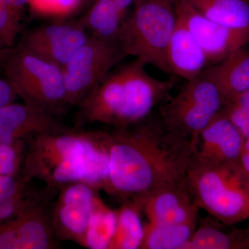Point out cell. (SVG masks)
I'll use <instances>...</instances> for the list:
<instances>
[{
    "mask_svg": "<svg viewBox=\"0 0 249 249\" xmlns=\"http://www.w3.org/2000/svg\"><path fill=\"white\" fill-rule=\"evenodd\" d=\"M147 119L104 132L109 157L106 192L122 201L183 183L194 157L189 139Z\"/></svg>",
    "mask_w": 249,
    "mask_h": 249,
    "instance_id": "1",
    "label": "cell"
},
{
    "mask_svg": "<svg viewBox=\"0 0 249 249\" xmlns=\"http://www.w3.org/2000/svg\"><path fill=\"white\" fill-rule=\"evenodd\" d=\"M145 67L135 59L109 73L79 103L82 119L124 128L148 119L174 83L154 78Z\"/></svg>",
    "mask_w": 249,
    "mask_h": 249,
    "instance_id": "2",
    "label": "cell"
},
{
    "mask_svg": "<svg viewBox=\"0 0 249 249\" xmlns=\"http://www.w3.org/2000/svg\"><path fill=\"white\" fill-rule=\"evenodd\" d=\"M185 184L199 206L228 225L249 218V179L238 161L210 163L193 159Z\"/></svg>",
    "mask_w": 249,
    "mask_h": 249,
    "instance_id": "3",
    "label": "cell"
},
{
    "mask_svg": "<svg viewBox=\"0 0 249 249\" xmlns=\"http://www.w3.org/2000/svg\"><path fill=\"white\" fill-rule=\"evenodd\" d=\"M177 0H137L124 18L116 42L124 56L135 59L170 73L168 47L178 18Z\"/></svg>",
    "mask_w": 249,
    "mask_h": 249,
    "instance_id": "4",
    "label": "cell"
},
{
    "mask_svg": "<svg viewBox=\"0 0 249 249\" xmlns=\"http://www.w3.org/2000/svg\"><path fill=\"white\" fill-rule=\"evenodd\" d=\"M31 138L21 170L26 179L37 178L53 190L83 182L86 173V132L43 133Z\"/></svg>",
    "mask_w": 249,
    "mask_h": 249,
    "instance_id": "5",
    "label": "cell"
},
{
    "mask_svg": "<svg viewBox=\"0 0 249 249\" xmlns=\"http://www.w3.org/2000/svg\"><path fill=\"white\" fill-rule=\"evenodd\" d=\"M6 78L23 102L53 114L68 106L62 67L37 54L17 46L2 63Z\"/></svg>",
    "mask_w": 249,
    "mask_h": 249,
    "instance_id": "6",
    "label": "cell"
},
{
    "mask_svg": "<svg viewBox=\"0 0 249 249\" xmlns=\"http://www.w3.org/2000/svg\"><path fill=\"white\" fill-rule=\"evenodd\" d=\"M206 69L199 76L186 80L160 111L163 127L189 139L193 147L201 131L222 112L227 103Z\"/></svg>",
    "mask_w": 249,
    "mask_h": 249,
    "instance_id": "7",
    "label": "cell"
},
{
    "mask_svg": "<svg viewBox=\"0 0 249 249\" xmlns=\"http://www.w3.org/2000/svg\"><path fill=\"white\" fill-rule=\"evenodd\" d=\"M124 58L116 41L90 36L62 67L68 106L79 104Z\"/></svg>",
    "mask_w": 249,
    "mask_h": 249,
    "instance_id": "8",
    "label": "cell"
},
{
    "mask_svg": "<svg viewBox=\"0 0 249 249\" xmlns=\"http://www.w3.org/2000/svg\"><path fill=\"white\" fill-rule=\"evenodd\" d=\"M48 193L0 224V249L59 248L47 209Z\"/></svg>",
    "mask_w": 249,
    "mask_h": 249,
    "instance_id": "9",
    "label": "cell"
},
{
    "mask_svg": "<svg viewBox=\"0 0 249 249\" xmlns=\"http://www.w3.org/2000/svg\"><path fill=\"white\" fill-rule=\"evenodd\" d=\"M83 19L50 23L23 34L19 47L63 67L90 36Z\"/></svg>",
    "mask_w": 249,
    "mask_h": 249,
    "instance_id": "10",
    "label": "cell"
},
{
    "mask_svg": "<svg viewBox=\"0 0 249 249\" xmlns=\"http://www.w3.org/2000/svg\"><path fill=\"white\" fill-rule=\"evenodd\" d=\"M51 220L59 240L71 241L83 247L96 190L87 183H69L58 188Z\"/></svg>",
    "mask_w": 249,
    "mask_h": 249,
    "instance_id": "11",
    "label": "cell"
},
{
    "mask_svg": "<svg viewBox=\"0 0 249 249\" xmlns=\"http://www.w3.org/2000/svg\"><path fill=\"white\" fill-rule=\"evenodd\" d=\"M176 12L178 20L204 51L210 66L217 65L249 43V34L213 22L196 11L188 0H177Z\"/></svg>",
    "mask_w": 249,
    "mask_h": 249,
    "instance_id": "12",
    "label": "cell"
},
{
    "mask_svg": "<svg viewBox=\"0 0 249 249\" xmlns=\"http://www.w3.org/2000/svg\"><path fill=\"white\" fill-rule=\"evenodd\" d=\"M71 130L55 114L29 103L14 102L0 109V144L24 140L37 134Z\"/></svg>",
    "mask_w": 249,
    "mask_h": 249,
    "instance_id": "13",
    "label": "cell"
},
{
    "mask_svg": "<svg viewBox=\"0 0 249 249\" xmlns=\"http://www.w3.org/2000/svg\"><path fill=\"white\" fill-rule=\"evenodd\" d=\"M142 208L147 222L155 224H183L198 222L199 207L184 181L164 187L133 199Z\"/></svg>",
    "mask_w": 249,
    "mask_h": 249,
    "instance_id": "14",
    "label": "cell"
},
{
    "mask_svg": "<svg viewBox=\"0 0 249 249\" xmlns=\"http://www.w3.org/2000/svg\"><path fill=\"white\" fill-rule=\"evenodd\" d=\"M245 139L235 124L222 112L198 136L193 159L210 163L238 161Z\"/></svg>",
    "mask_w": 249,
    "mask_h": 249,
    "instance_id": "15",
    "label": "cell"
},
{
    "mask_svg": "<svg viewBox=\"0 0 249 249\" xmlns=\"http://www.w3.org/2000/svg\"><path fill=\"white\" fill-rule=\"evenodd\" d=\"M170 73L186 80L196 78L210 66L204 51L181 21H178L168 47Z\"/></svg>",
    "mask_w": 249,
    "mask_h": 249,
    "instance_id": "16",
    "label": "cell"
},
{
    "mask_svg": "<svg viewBox=\"0 0 249 249\" xmlns=\"http://www.w3.org/2000/svg\"><path fill=\"white\" fill-rule=\"evenodd\" d=\"M228 225L212 216L203 218L183 249H249V227Z\"/></svg>",
    "mask_w": 249,
    "mask_h": 249,
    "instance_id": "17",
    "label": "cell"
},
{
    "mask_svg": "<svg viewBox=\"0 0 249 249\" xmlns=\"http://www.w3.org/2000/svg\"><path fill=\"white\" fill-rule=\"evenodd\" d=\"M226 101L249 89V49L236 51L223 61L207 69Z\"/></svg>",
    "mask_w": 249,
    "mask_h": 249,
    "instance_id": "18",
    "label": "cell"
},
{
    "mask_svg": "<svg viewBox=\"0 0 249 249\" xmlns=\"http://www.w3.org/2000/svg\"><path fill=\"white\" fill-rule=\"evenodd\" d=\"M200 14L218 24L249 34V0H188Z\"/></svg>",
    "mask_w": 249,
    "mask_h": 249,
    "instance_id": "19",
    "label": "cell"
},
{
    "mask_svg": "<svg viewBox=\"0 0 249 249\" xmlns=\"http://www.w3.org/2000/svg\"><path fill=\"white\" fill-rule=\"evenodd\" d=\"M115 211L116 229L108 249H140L144 235L142 208L133 199H124Z\"/></svg>",
    "mask_w": 249,
    "mask_h": 249,
    "instance_id": "20",
    "label": "cell"
},
{
    "mask_svg": "<svg viewBox=\"0 0 249 249\" xmlns=\"http://www.w3.org/2000/svg\"><path fill=\"white\" fill-rule=\"evenodd\" d=\"M86 173L83 183L96 191H106L109 180V152L104 132H86L85 142Z\"/></svg>",
    "mask_w": 249,
    "mask_h": 249,
    "instance_id": "21",
    "label": "cell"
},
{
    "mask_svg": "<svg viewBox=\"0 0 249 249\" xmlns=\"http://www.w3.org/2000/svg\"><path fill=\"white\" fill-rule=\"evenodd\" d=\"M198 222L183 224H144L140 249H183L196 231Z\"/></svg>",
    "mask_w": 249,
    "mask_h": 249,
    "instance_id": "22",
    "label": "cell"
},
{
    "mask_svg": "<svg viewBox=\"0 0 249 249\" xmlns=\"http://www.w3.org/2000/svg\"><path fill=\"white\" fill-rule=\"evenodd\" d=\"M115 211L111 210L96 195L85 236L83 247L108 249L116 229Z\"/></svg>",
    "mask_w": 249,
    "mask_h": 249,
    "instance_id": "23",
    "label": "cell"
},
{
    "mask_svg": "<svg viewBox=\"0 0 249 249\" xmlns=\"http://www.w3.org/2000/svg\"><path fill=\"white\" fill-rule=\"evenodd\" d=\"M82 19L93 37L107 41H116L124 21L114 0H94Z\"/></svg>",
    "mask_w": 249,
    "mask_h": 249,
    "instance_id": "24",
    "label": "cell"
},
{
    "mask_svg": "<svg viewBox=\"0 0 249 249\" xmlns=\"http://www.w3.org/2000/svg\"><path fill=\"white\" fill-rule=\"evenodd\" d=\"M24 10L0 6V50L14 48L22 30Z\"/></svg>",
    "mask_w": 249,
    "mask_h": 249,
    "instance_id": "25",
    "label": "cell"
},
{
    "mask_svg": "<svg viewBox=\"0 0 249 249\" xmlns=\"http://www.w3.org/2000/svg\"><path fill=\"white\" fill-rule=\"evenodd\" d=\"M222 112L245 138L249 137V89L227 101Z\"/></svg>",
    "mask_w": 249,
    "mask_h": 249,
    "instance_id": "26",
    "label": "cell"
},
{
    "mask_svg": "<svg viewBox=\"0 0 249 249\" xmlns=\"http://www.w3.org/2000/svg\"><path fill=\"white\" fill-rule=\"evenodd\" d=\"M24 154L23 140L0 144V176L20 175Z\"/></svg>",
    "mask_w": 249,
    "mask_h": 249,
    "instance_id": "27",
    "label": "cell"
},
{
    "mask_svg": "<svg viewBox=\"0 0 249 249\" xmlns=\"http://www.w3.org/2000/svg\"><path fill=\"white\" fill-rule=\"evenodd\" d=\"M81 5L82 0H29L28 6L40 16L64 18L76 12Z\"/></svg>",
    "mask_w": 249,
    "mask_h": 249,
    "instance_id": "28",
    "label": "cell"
},
{
    "mask_svg": "<svg viewBox=\"0 0 249 249\" xmlns=\"http://www.w3.org/2000/svg\"><path fill=\"white\" fill-rule=\"evenodd\" d=\"M28 181L22 174L15 176H0V204L25 189Z\"/></svg>",
    "mask_w": 249,
    "mask_h": 249,
    "instance_id": "29",
    "label": "cell"
},
{
    "mask_svg": "<svg viewBox=\"0 0 249 249\" xmlns=\"http://www.w3.org/2000/svg\"><path fill=\"white\" fill-rule=\"evenodd\" d=\"M18 98L17 91L9 80L0 78V109L16 102Z\"/></svg>",
    "mask_w": 249,
    "mask_h": 249,
    "instance_id": "30",
    "label": "cell"
},
{
    "mask_svg": "<svg viewBox=\"0 0 249 249\" xmlns=\"http://www.w3.org/2000/svg\"><path fill=\"white\" fill-rule=\"evenodd\" d=\"M136 1L137 0H114L116 9L124 20L129 10L133 8Z\"/></svg>",
    "mask_w": 249,
    "mask_h": 249,
    "instance_id": "31",
    "label": "cell"
},
{
    "mask_svg": "<svg viewBox=\"0 0 249 249\" xmlns=\"http://www.w3.org/2000/svg\"><path fill=\"white\" fill-rule=\"evenodd\" d=\"M29 4V0H0V6L24 10Z\"/></svg>",
    "mask_w": 249,
    "mask_h": 249,
    "instance_id": "32",
    "label": "cell"
},
{
    "mask_svg": "<svg viewBox=\"0 0 249 249\" xmlns=\"http://www.w3.org/2000/svg\"><path fill=\"white\" fill-rule=\"evenodd\" d=\"M238 162L244 173L249 179V151L242 150Z\"/></svg>",
    "mask_w": 249,
    "mask_h": 249,
    "instance_id": "33",
    "label": "cell"
},
{
    "mask_svg": "<svg viewBox=\"0 0 249 249\" xmlns=\"http://www.w3.org/2000/svg\"><path fill=\"white\" fill-rule=\"evenodd\" d=\"M11 49H7V50H0V65H1L6 55L9 53Z\"/></svg>",
    "mask_w": 249,
    "mask_h": 249,
    "instance_id": "34",
    "label": "cell"
},
{
    "mask_svg": "<svg viewBox=\"0 0 249 249\" xmlns=\"http://www.w3.org/2000/svg\"><path fill=\"white\" fill-rule=\"evenodd\" d=\"M243 150L249 151V137L245 139V143H244Z\"/></svg>",
    "mask_w": 249,
    "mask_h": 249,
    "instance_id": "35",
    "label": "cell"
},
{
    "mask_svg": "<svg viewBox=\"0 0 249 249\" xmlns=\"http://www.w3.org/2000/svg\"><path fill=\"white\" fill-rule=\"evenodd\" d=\"M91 1H94V0H82V4H86V3L90 2Z\"/></svg>",
    "mask_w": 249,
    "mask_h": 249,
    "instance_id": "36",
    "label": "cell"
}]
</instances>
